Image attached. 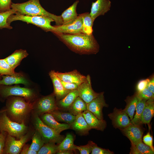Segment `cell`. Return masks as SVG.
Here are the masks:
<instances>
[{
	"label": "cell",
	"instance_id": "cell-34",
	"mask_svg": "<svg viewBox=\"0 0 154 154\" xmlns=\"http://www.w3.org/2000/svg\"><path fill=\"white\" fill-rule=\"evenodd\" d=\"M0 74L11 76H17L21 74L14 71L5 59H0Z\"/></svg>",
	"mask_w": 154,
	"mask_h": 154
},
{
	"label": "cell",
	"instance_id": "cell-37",
	"mask_svg": "<svg viewBox=\"0 0 154 154\" xmlns=\"http://www.w3.org/2000/svg\"><path fill=\"white\" fill-rule=\"evenodd\" d=\"M92 141H89L87 144L83 146H76V149L80 151L81 154H89L91 153L96 144Z\"/></svg>",
	"mask_w": 154,
	"mask_h": 154
},
{
	"label": "cell",
	"instance_id": "cell-14",
	"mask_svg": "<svg viewBox=\"0 0 154 154\" xmlns=\"http://www.w3.org/2000/svg\"><path fill=\"white\" fill-rule=\"evenodd\" d=\"M55 96L54 94H51L43 97L38 100L36 109L38 114L50 113L57 109Z\"/></svg>",
	"mask_w": 154,
	"mask_h": 154
},
{
	"label": "cell",
	"instance_id": "cell-9",
	"mask_svg": "<svg viewBox=\"0 0 154 154\" xmlns=\"http://www.w3.org/2000/svg\"><path fill=\"white\" fill-rule=\"evenodd\" d=\"M141 125L131 123L126 127L119 129L130 140L131 144L136 145L142 141L144 130Z\"/></svg>",
	"mask_w": 154,
	"mask_h": 154
},
{
	"label": "cell",
	"instance_id": "cell-23",
	"mask_svg": "<svg viewBox=\"0 0 154 154\" xmlns=\"http://www.w3.org/2000/svg\"><path fill=\"white\" fill-rule=\"evenodd\" d=\"M28 54L25 50H17L11 55L4 58L12 68L14 69L19 66L23 59Z\"/></svg>",
	"mask_w": 154,
	"mask_h": 154
},
{
	"label": "cell",
	"instance_id": "cell-26",
	"mask_svg": "<svg viewBox=\"0 0 154 154\" xmlns=\"http://www.w3.org/2000/svg\"><path fill=\"white\" fill-rule=\"evenodd\" d=\"M78 96L77 89L71 90L63 98L59 100L57 104L61 108L68 110L75 99Z\"/></svg>",
	"mask_w": 154,
	"mask_h": 154
},
{
	"label": "cell",
	"instance_id": "cell-20",
	"mask_svg": "<svg viewBox=\"0 0 154 154\" xmlns=\"http://www.w3.org/2000/svg\"><path fill=\"white\" fill-rule=\"evenodd\" d=\"M79 1H76L71 6L65 10L60 15L62 21V25H66L73 22L78 17L76 11Z\"/></svg>",
	"mask_w": 154,
	"mask_h": 154
},
{
	"label": "cell",
	"instance_id": "cell-11",
	"mask_svg": "<svg viewBox=\"0 0 154 154\" xmlns=\"http://www.w3.org/2000/svg\"><path fill=\"white\" fill-rule=\"evenodd\" d=\"M108 116L111 120L113 127L115 128H123L131 123L128 115L121 109H118L115 108L113 112L109 114Z\"/></svg>",
	"mask_w": 154,
	"mask_h": 154
},
{
	"label": "cell",
	"instance_id": "cell-10",
	"mask_svg": "<svg viewBox=\"0 0 154 154\" xmlns=\"http://www.w3.org/2000/svg\"><path fill=\"white\" fill-rule=\"evenodd\" d=\"M0 93L4 97L15 96L23 97L28 100L32 99L34 96L33 91L31 89L17 86L4 87L1 90Z\"/></svg>",
	"mask_w": 154,
	"mask_h": 154
},
{
	"label": "cell",
	"instance_id": "cell-17",
	"mask_svg": "<svg viewBox=\"0 0 154 154\" xmlns=\"http://www.w3.org/2000/svg\"><path fill=\"white\" fill-rule=\"evenodd\" d=\"M41 120L46 125L60 133L70 127V125L68 124L58 122L50 113L42 114Z\"/></svg>",
	"mask_w": 154,
	"mask_h": 154
},
{
	"label": "cell",
	"instance_id": "cell-46",
	"mask_svg": "<svg viewBox=\"0 0 154 154\" xmlns=\"http://www.w3.org/2000/svg\"><path fill=\"white\" fill-rule=\"evenodd\" d=\"M146 88L154 94V78L153 76L151 78H149V81Z\"/></svg>",
	"mask_w": 154,
	"mask_h": 154
},
{
	"label": "cell",
	"instance_id": "cell-4",
	"mask_svg": "<svg viewBox=\"0 0 154 154\" xmlns=\"http://www.w3.org/2000/svg\"><path fill=\"white\" fill-rule=\"evenodd\" d=\"M18 20L34 25L46 32L50 31L52 33L55 29L54 26L51 25V23L54 21V20L46 16H30L15 13L9 17L7 22L10 25L11 22Z\"/></svg>",
	"mask_w": 154,
	"mask_h": 154
},
{
	"label": "cell",
	"instance_id": "cell-5",
	"mask_svg": "<svg viewBox=\"0 0 154 154\" xmlns=\"http://www.w3.org/2000/svg\"><path fill=\"white\" fill-rule=\"evenodd\" d=\"M27 129L24 122L19 123L11 120L5 111L0 114V131L6 132L8 134L18 139L26 134Z\"/></svg>",
	"mask_w": 154,
	"mask_h": 154
},
{
	"label": "cell",
	"instance_id": "cell-40",
	"mask_svg": "<svg viewBox=\"0 0 154 154\" xmlns=\"http://www.w3.org/2000/svg\"><path fill=\"white\" fill-rule=\"evenodd\" d=\"M114 153L108 149H105L98 147L96 144L91 152V154H113Z\"/></svg>",
	"mask_w": 154,
	"mask_h": 154
},
{
	"label": "cell",
	"instance_id": "cell-12",
	"mask_svg": "<svg viewBox=\"0 0 154 154\" xmlns=\"http://www.w3.org/2000/svg\"><path fill=\"white\" fill-rule=\"evenodd\" d=\"M104 94V92L100 93L97 97L87 104V110L91 112L98 118L102 121L104 120L103 108L104 107L108 106V105L106 102Z\"/></svg>",
	"mask_w": 154,
	"mask_h": 154
},
{
	"label": "cell",
	"instance_id": "cell-21",
	"mask_svg": "<svg viewBox=\"0 0 154 154\" xmlns=\"http://www.w3.org/2000/svg\"><path fill=\"white\" fill-rule=\"evenodd\" d=\"M154 116V101L153 99L147 100L143 111L140 123L147 124L149 127L152 118Z\"/></svg>",
	"mask_w": 154,
	"mask_h": 154
},
{
	"label": "cell",
	"instance_id": "cell-32",
	"mask_svg": "<svg viewBox=\"0 0 154 154\" xmlns=\"http://www.w3.org/2000/svg\"><path fill=\"white\" fill-rule=\"evenodd\" d=\"M147 100L138 97V100L135 110V114L134 117L130 121L131 123L141 125L140 123L141 117Z\"/></svg>",
	"mask_w": 154,
	"mask_h": 154
},
{
	"label": "cell",
	"instance_id": "cell-24",
	"mask_svg": "<svg viewBox=\"0 0 154 154\" xmlns=\"http://www.w3.org/2000/svg\"><path fill=\"white\" fill-rule=\"evenodd\" d=\"M2 79L0 80V84L11 85L21 84L25 85L29 84L28 80L21 74L17 76L6 75L2 76Z\"/></svg>",
	"mask_w": 154,
	"mask_h": 154
},
{
	"label": "cell",
	"instance_id": "cell-6",
	"mask_svg": "<svg viewBox=\"0 0 154 154\" xmlns=\"http://www.w3.org/2000/svg\"><path fill=\"white\" fill-rule=\"evenodd\" d=\"M34 124L44 143L51 142L59 144L64 138L60 133L45 124L37 114L34 117Z\"/></svg>",
	"mask_w": 154,
	"mask_h": 154
},
{
	"label": "cell",
	"instance_id": "cell-29",
	"mask_svg": "<svg viewBox=\"0 0 154 154\" xmlns=\"http://www.w3.org/2000/svg\"><path fill=\"white\" fill-rule=\"evenodd\" d=\"M82 21V33L88 35L92 34V27L94 21L90 13L86 12L80 14Z\"/></svg>",
	"mask_w": 154,
	"mask_h": 154
},
{
	"label": "cell",
	"instance_id": "cell-33",
	"mask_svg": "<svg viewBox=\"0 0 154 154\" xmlns=\"http://www.w3.org/2000/svg\"><path fill=\"white\" fill-rule=\"evenodd\" d=\"M44 143L40 133L36 130L33 135L32 143L29 148L38 152Z\"/></svg>",
	"mask_w": 154,
	"mask_h": 154
},
{
	"label": "cell",
	"instance_id": "cell-22",
	"mask_svg": "<svg viewBox=\"0 0 154 154\" xmlns=\"http://www.w3.org/2000/svg\"><path fill=\"white\" fill-rule=\"evenodd\" d=\"M70 126L77 132L82 134H87L91 129L86 120L82 113L76 116L74 121L70 125Z\"/></svg>",
	"mask_w": 154,
	"mask_h": 154
},
{
	"label": "cell",
	"instance_id": "cell-3",
	"mask_svg": "<svg viewBox=\"0 0 154 154\" xmlns=\"http://www.w3.org/2000/svg\"><path fill=\"white\" fill-rule=\"evenodd\" d=\"M32 109L31 104L23 98L14 97L8 103L6 112L16 122H24Z\"/></svg>",
	"mask_w": 154,
	"mask_h": 154
},
{
	"label": "cell",
	"instance_id": "cell-1",
	"mask_svg": "<svg viewBox=\"0 0 154 154\" xmlns=\"http://www.w3.org/2000/svg\"><path fill=\"white\" fill-rule=\"evenodd\" d=\"M62 41L74 52L82 54H96L99 46L92 34H76L54 33Z\"/></svg>",
	"mask_w": 154,
	"mask_h": 154
},
{
	"label": "cell",
	"instance_id": "cell-30",
	"mask_svg": "<svg viewBox=\"0 0 154 154\" xmlns=\"http://www.w3.org/2000/svg\"><path fill=\"white\" fill-rule=\"evenodd\" d=\"M130 154H153L154 151L142 141L136 145L131 144Z\"/></svg>",
	"mask_w": 154,
	"mask_h": 154
},
{
	"label": "cell",
	"instance_id": "cell-13",
	"mask_svg": "<svg viewBox=\"0 0 154 154\" xmlns=\"http://www.w3.org/2000/svg\"><path fill=\"white\" fill-rule=\"evenodd\" d=\"M82 21L80 14L78 15L76 19L72 23L66 25L54 26L53 33L76 34L82 33Z\"/></svg>",
	"mask_w": 154,
	"mask_h": 154
},
{
	"label": "cell",
	"instance_id": "cell-7",
	"mask_svg": "<svg viewBox=\"0 0 154 154\" xmlns=\"http://www.w3.org/2000/svg\"><path fill=\"white\" fill-rule=\"evenodd\" d=\"M31 134H25L19 139L8 134L7 135L4 149V153L18 154L20 153L24 145L29 139Z\"/></svg>",
	"mask_w": 154,
	"mask_h": 154
},
{
	"label": "cell",
	"instance_id": "cell-25",
	"mask_svg": "<svg viewBox=\"0 0 154 154\" xmlns=\"http://www.w3.org/2000/svg\"><path fill=\"white\" fill-rule=\"evenodd\" d=\"M138 100V97L136 92L132 96L128 97L125 100L126 105L123 110L127 113L130 117L131 120L133 117Z\"/></svg>",
	"mask_w": 154,
	"mask_h": 154
},
{
	"label": "cell",
	"instance_id": "cell-38",
	"mask_svg": "<svg viewBox=\"0 0 154 154\" xmlns=\"http://www.w3.org/2000/svg\"><path fill=\"white\" fill-rule=\"evenodd\" d=\"M138 97L141 99L146 100L154 99V94L146 88L139 92H137Z\"/></svg>",
	"mask_w": 154,
	"mask_h": 154
},
{
	"label": "cell",
	"instance_id": "cell-15",
	"mask_svg": "<svg viewBox=\"0 0 154 154\" xmlns=\"http://www.w3.org/2000/svg\"><path fill=\"white\" fill-rule=\"evenodd\" d=\"M111 2L109 0H97L92 2L90 15L94 21L98 17L104 15L110 10Z\"/></svg>",
	"mask_w": 154,
	"mask_h": 154
},
{
	"label": "cell",
	"instance_id": "cell-16",
	"mask_svg": "<svg viewBox=\"0 0 154 154\" xmlns=\"http://www.w3.org/2000/svg\"><path fill=\"white\" fill-rule=\"evenodd\" d=\"M57 76L63 82L74 83L79 85L85 80L86 76L81 74L76 70L65 73L56 72Z\"/></svg>",
	"mask_w": 154,
	"mask_h": 154
},
{
	"label": "cell",
	"instance_id": "cell-27",
	"mask_svg": "<svg viewBox=\"0 0 154 154\" xmlns=\"http://www.w3.org/2000/svg\"><path fill=\"white\" fill-rule=\"evenodd\" d=\"M68 110L69 112L76 116L87 110V104L78 96L75 99Z\"/></svg>",
	"mask_w": 154,
	"mask_h": 154
},
{
	"label": "cell",
	"instance_id": "cell-31",
	"mask_svg": "<svg viewBox=\"0 0 154 154\" xmlns=\"http://www.w3.org/2000/svg\"><path fill=\"white\" fill-rule=\"evenodd\" d=\"M74 139L72 135L70 133H68L58 145V151H73L76 149V146L74 144Z\"/></svg>",
	"mask_w": 154,
	"mask_h": 154
},
{
	"label": "cell",
	"instance_id": "cell-47",
	"mask_svg": "<svg viewBox=\"0 0 154 154\" xmlns=\"http://www.w3.org/2000/svg\"><path fill=\"white\" fill-rule=\"evenodd\" d=\"M57 154H73L72 151L63 150L58 151L56 153Z\"/></svg>",
	"mask_w": 154,
	"mask_h": 154
},
{
	"label": "cell",
	"instance_id": "cell-2",
	"mask_svg": "<svg viewBox=\"0 0 154 154\" xmlns=\"http://www.w3.org/2000/svg\"><path fill=\"white\" fill-rule=\"evenodd\" d=\"M11 8L16 11V13L21 14L50 18L55 22L56 26L61 25L62 24L61 16L56 15L47 11L42 7L39 0H29L21 3H12Z\"/></svg>",
	"mask_w": 154,
	"mask_h": 154
},
{
	"label": "cell",
	"instance_id": "cell-39",
	"mask_svg": "<svg viewBox=\"0 0 154 154\" xmlns=\"http://www.w3.org/2000/svg\"><path fill=\"white\" fill-rule=\"evenodd\" d=\"M12 3L11 0H0V13L10 10Z\"/></svg>",
	"mask_w": 154,
	"mask_h": 154
},
{
	"label": "cell",
	"instance_id": "cell-19",
	"mask_svg": "<svg viewBox=\"0 0 154 154\" xmlns=\"http://www.w3.org/2000/svg\"><path fill=\"white\" fill-rule=\"evenodd\" d=\"M49 76L53 84L54 95L57 100H59L64 97L71 90L66 89L63 86L60 80L56 75L54 70L49 73Z\"/></svg>",
	"mask_w": 154,
	"mask_h": 154
},
{
	"label": "cell",
	"instance_id": "cell-28",
	"mask_svg": "<svg viewBox=\"0 0 154 154\" xmlns=\"http://www.w3.org/2000/svg\"><path fill=\"white\" fill-rule=\"evenodd\" d=\"M50 113L57 121L63 122L69 125L74 121L76 118V116L73 115L70 112H63L57 110Z\"/></svg>",
	"mask_w": 154,
	"mask_h": 154
},
{
	"label": "cell",
	"instance_id": "cell-45",
	"mask_svg": "<svg viewBox=\"0 0 154 154\" xmlns=\"http://www.w3.org/2000/svg\"><path fill=\"white\" fill-rule=\"evenodd\" d=\"M20 153L22 154H37V152L34 151L27 146H25L21 150Z\"/></svg>",
	"mask_w": 154,
	"mask_h": 154
},
{
	"label": "cell",
	"instance_id": "cell-44",
	"mask_svg": "<svg viewBox=\"0 0 154 154\" xmlns=\"http://www.w3.org/2000/svg\"><path fill=\"white\" fill-rule=\"evenodd\" d=\"M60 81L64 88L67 90H72L77 89L79 86L75 83L66 82Z\"/></svg>",
	"mask_w": 154,
	"mask_h": 154
},
{
	"label": "cell",
	"instance_id": "cell-8",
	"mask_svg": "<svg viewBox=\"0 0 154 154\" xmlns=\"http://www.w3.org/2000/svg\"><path fill=\"white\" fill-rule=\"evenodd\" d=\"M79 96L87 104L97 97L100 94L93 89L90 76H86L85 81L79 85L77 89Z\"/></svg>",
	"mask_w": 154,
	"mask_h": 154
},
{
	"label": "cell",
	"instance_id": "cell-36",
	"mask_svg": "<svg viewBox=\"0 0 154 154\" xmlns=\"http://www.w3.org/2000/svg\"><path fill=\"white\" fill-rule=\"evenodd\" d=\"M58 151V146L54 142L45 143L37 152L38 154H54Z\"/></svg>",
	"mask_w": 154,
	"mask_h": 154
},
{
	"label": "cell",
	"instance_id": "cell-43",
	"mask_svg": "<svg viewBox=\"0 0 154 154\" xmlns=\"http://www.w3.org/2000/svg\"><path fill=\"white\" fill-rule=\"evenodd\" d=\"M149 81V78H147L139 81L137 86V92H140L146 88Z\"/></svg>",
	"mask_w": 154,
	"mask_h": 154
},
{
	"label": "cell",
	"instance_id": "cell-18",
	"mask_svg": "<svg viewBox=\"0 0 154 154\" xmlns=\"http://www.w3.org/2000/svg\"><path fill=\"white\" fill-rule=\"evenodd\" d=\"M82 114L90 129L103 131L106 126L105 120H101L89 111L87 110L82 112Z\"/></svg>",
	"mask_w": 154,
	"mask_h": 154
},
{
	"label": "cell",
	"instance_id": "cell-41",
	"mask_svg": "<svg viewBox=\"0 0 154 154\" xmlns=\"http://www.w3.org/2000/svg\"><path fill=\"white\" fill-rule=\"evenodd\" d=\"M143 141L145 144L149 147L154 151V148L153 145V138L149 132L144 136Z\"/></svg>",
	"mask_w": 154,
	"mask_h": 154
},
{
	"label": "cell",
	"instance_id": "cell-35",
	"mask_svg": "<svg viewBox=\"0 0 154 154\" xmlns=\"http://www.w3.org/2000/svg\"><path fill=\"white\" fill-rule=\"evenodd\" d=\"M16 13V11H15L11 8L9 10L0 13V29H12L13 27L8 23L7 20L11 15L15 14Z\"/></svg>",
	"mask_w": 154,
	"mask_h": 154
},
{
	"label": "cell",
	"instance_id": "cell-42",
	"mask_svg": "<svg viewBox=\"0 0 154 154\" xmlns=\"http://www.w3.org/2000/svg\"><path fill=\"white\" fill-rule=\"evenodd\" d=\"M7 133L4 131L0 132V154L4 153L6 138Z\"/></svg>",
	"mask_w": 154,
	"mask_h": 154
}]
</instances>
